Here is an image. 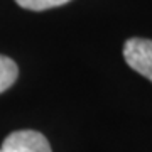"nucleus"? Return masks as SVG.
<instances>
[{
    "mask_svg": "<svg viewBox=\"0 0 152 152\" xmlns=\"http://www.w3.org/2000/svg\"><path fill=\"white\" fill-rule=\"evenodd\" d=\"M0 152H53L49 140L36 130H17L7 137Z\"/></svg>",
    "mask_w": 152,
    "mask_h": 152,
    "instance_id": "obj_2",
    "label": "nucleus"
},
{
    "mask_svg": "<svg viewBox=\"0 0 152 152\" xmlns=\"http://www.w3.org/2000/svg\"><path fill=\"white\" fill-rule=\"evenodd\" d=\"M17 5H20L22 9H27V10H48V9H54V7H61L71 2V0H15Z\"/></svg>",
    "mask_w": 152,
    "mask_h": 152,
    "instance_id": "obj_4",
    "label": "nucleus"
},
{
    "mask_svg": "<svg viewBox=\"0 0 152 152\" xmlns=\"http://www.w3.org/2000/svg\"><path fill=\"white\" fill-rule=\"evenodd\" d=\"M17 76H19V68L15 61L0 54V93L9 90L15 83Z\"/></svg>",
    "mask_w": 152,
    "mask_h": 152,
    "instance_id": "obj_3",
    "label": "nucleus"
},
{
    "mask_svg": "<svg viewBox=\"0 0 152 152\" xmlns=\"http://www.w3.org/2000/svg\"><path fill=\"white\" fill-rule=\"evenodd\" d=\"M124 58L127 64L139 75L152 81V41L132 37L124 46Z\"/></svg>",
    "mask_w": 152,
    "mask_h": 152,
    "instance_id": "obj_1",
    "label": "nucleus"
}]
</instances>
